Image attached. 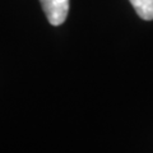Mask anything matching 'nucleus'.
<instances>
[{
  "label": "nucleus",
  "mask_w": 153,
  "mask_h": 153,
  "mask_svg": "<svg viewBox=\"0 0 153 153\" xmlns=\"http://www.w3.org/2000/svg\"><path fill=\"white\" fill-rule=\"evenodd\" d=\"M40 1L50 25H63L68 17L69 0H40Z\"/></svg>",
  "instance_id": "1"
},
{
  "label": "nucleus",
  "mask_w": 153,
  "mask_h": 153,
  "mask_svg": "<svg viewBox=\"0 0 153 153\" xmlns=\"http://www.w3.org/2000/svg\"><path fill=\"white\" fill-rule=\"evenodd\" d=\"M137 14L144 21L153 19V0H130Z\"/></svg>",
  "instance_id": "2"
}]
</instances>
